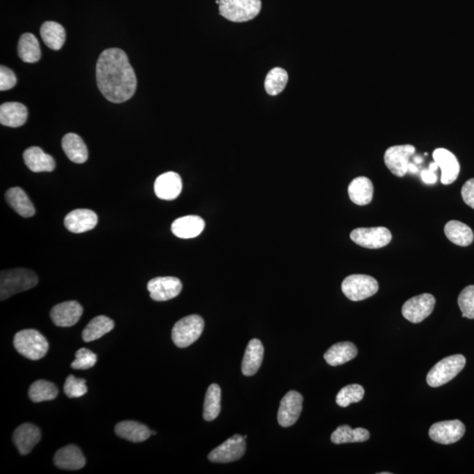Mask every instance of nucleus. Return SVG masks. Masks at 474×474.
Wrapping results in <instances>:
<instances>
[{"mask_svg": "<svg viewBox=\"0 0 474 474\" xmlns=\"http://www.w3.org/2000/svg\"><path fill=\"white\" fill-rule=\"evenodd\" d=\"M96 78L99 91L112 103L127 101L137 90V76L127 54L120 49H108L101 53Z\"/></svg>", "mask_w": 474, "mask_h": 474, "instance_id": "f257e3e1", "label": "nucleus"}, {"mask_svg": "<svg viewBox=\"0 0 474 474\" xmlns=\"http://www.w3.org/2000/svg\"><path fill=\"white\" fill-rule=\"evenodd\" d=\"M34 271L22 269L2 271L0 275V299L5 301L16 294L28 291L38 284Z\"/></svg>", "mask_w": 474, "mask_h": 474, "instance_id": "f03ea898", "label": "nucleus"}, {"mask_svg": "<svg viewBox=\"0 0 474 474\" xmlns=\"http://www.w3.org/2000/svg\"><path fill=\"white\" fill-rule=\"evenodd\" d=\"M13 346L23 357L39 360L47 354L49 343L46 337L36 330H23L15 335Z\"/></svg>", "mask_w": 474, "mask_h": 474, "instance_id": "7ed1b4c3", "label": "nucleus"}, {"mask_svg": "<svg viewBox=\"0 0 474 474\" xmlns=\"http://www.w3.org/2000/svg\"><path fill=\"white\" fill-rule=\"evenodd\" d=\"M261 0H220L219 11L232 22H246L256 18L261 11Z\"/></svg>", "mask_w": 474, "mask_h": 474, "instance_id": "20e7f679", "label": "nucleus"}, {"mask_svg": "<svg viewBox=\"0 0 474 474\" xmlns=\"http://www.w3.org/2000/svg\"><path fill=\"white\" fill-rule=\"evenodd\" d=\"M466 363V357L462 354L452 355L440 360L428 373V384L439 387L450 382L465 368Z\"/></svg>", "mask_w": 474, "mask_h": 474, "instance_id": "39448f33", "label": "nucleus"}, {"mask_svg": "<svg viewBox=\"0 0 474 474\" xmlns=\"http://www.w3.org/2000/svg\"><path fill=\"white\" fill-rule=\"evenodd\" d=\"M203 318L198 314L185 316L172 328L171 338L176 346L187 348L196 342L203 332Z\"/></svg>", "mask_w": 474, "mask_h": 474, "instance_id": "423d86ee", "label": "nucleus"}, {"mask_svg": "<svg viewBox=\"0 0 474 474\" xmlns=\"http://www.w3.org/2000/svg\"><path fill=\"white\" fill-rule=\"evenodd\" d=\"M342 291L348 299L360 301L373 296L379 291L375 278L364 274H353L344 278Z\"/></svg>", "mask_w": 474, "mask_h": 474, "instance_id": "0eeeda50", "label": "nucleus"}, {"mask_svg": "<svg viewBox=\"0 0 474 474\" xmlns=\"http://www.w3.org/2000/svg\"><path fill=\"white\" fill-rule=\"evenodd\" d=\"M414 153H416V148L413 145L392 146L384 152V164L396 177H404L409 171L410 158Z\"/></svg>", "mask_w": 474, "mask_h": 474, "instance_id": "6e6552de", "label": "nucleus"}, {"mask_svg": "<svg viewBox=\"0 0 474 474\" xmlns=\"http://www.w3.org/2000/svg\"><path fill=\"white\" fill-rule=\"evenodd\" d=\"M435 305L436 299L432 294L417 295L404 303L403 316L410 323H419L432 314Z\"/></svg>", "mask_w": 474, "mask_h": 474, "instance_id": "1a4fd4ad", "label": "nucleus"}, {"mask_svg": "<svg viewBox=\"0 0 474 474\" xmlns=\"http://www.w3.org/2000/svg\"><path fill=\"white\" fill-rule=\"evenodd\" d=\"M350 239L361 247L380 248L390 243L392 234L384 227L359 228L351 232Z\"/></svg>", "mask_w": 474, "mask_h": 474, "instance_id": "9d476101", "label": "nucleus"}, {"mask_svg": "<svg viewBox=\"0 0 474 474\" xmlns=\"http://www.w3.org/2000/svg\"><path fill=\"white\" fill-rule=\"evenodd\" d=\"M246 443L244 437L234 435L212 450L208 459L213 463H230L237 462L244 457Z\"/></svg>", "mask_w": 474, "mask_h": 474, "instance_id": "9b49d317", "label": "nucleus"}, {"mask_svg": "<svg viewBox=\"0 0 474 474\" xmlns=\"http://www.w3.org/2000/svg\"><path fill=\"white\" fill-rule=\"evenodd\" d=\"M466 427L459 420L443 421L430 427V439L441 444H452L462 439Z\"/></svg>", "mask_w": 474, "mask_h": 474, "instance_id": "f8f14e48", "label": "nucleus"}, {"mask_svg": "<svg viewBox=\"0 0 474 474\" xmlns=\"http://www.w3.org/2000/svg\"><path fill=\"white\" fill-rule=\"evenodd\" d=\"M303 397L296 391H290L281 400L278 412V422L287 428L296 423L303 411Z\"/></svg>", "mask_w": 474, "mask_h": 474, "instance_id": "ddd939ff", "label": "nucleus"}, {"mask_svg": "<svg viewBox=\"0 0 474 474\" xmlns=\"http://www.w3.org/2000/svg\"><path fill=\"white\" fill-rule=\"evenodd\" d=\"M180 278L175 277H158L149 281L148 290L151 298L155 301H167L180 295L182 291Z\"/></svg>", "mask_w": 474, "mask_h": 474, "instance_id": "4468645a", "label": "nucleus"}, {"mask_svg": "<svg viewBox=\"0 0 474 474\" xmlns=\"http://www.w3.org/2000/svg\"><path fill=\"white\" fill-rule=\"evenodd\" d=\"M434 162L441 170V182L448 185L456 181L460 172V164L455 155L446 149L439 148L433 151Z\"/></svg>", "mask_w": 474, "mask_h": 474, "instance_id": "2eb2a0df", "label": "nucleus"}, {"mask_svg": "<svg viewBox=\"0 0 474 474\" xmlns=\"http://www.w3.org/2000/svg\"><path fill=\"white\" fill-rule=\"evenodd\" d=\"M83 314V307L76 301H65L52 308L51 317L53 323L62 328L71 327L78 323Z\"/></svg>", "mask_w": 474, "mask_h": 474, "instance_id": "dca6fc26", "label": "nucleus"}, {"mask_svg": "<svg viewBox=\"0 0 474 474\" xmlns=\"http://www.w3.org/2000/svg\"><path fill=\"white\" fill-rule=\"evenodd\" d=\"M182 180L180 175L173 171L165 172L159 176L154 185L155 194L164 201H173L180 196L182 191Z\"/></svg>", "mask_w": 474, "mask_h": 474, "instance_id": "f3484780", "label": "nucleus"}, {"mask_svg": "<svg viewBox=\"0 0 474 474\" xmlns=\"http://www.w3.org/2000/svg\"><path fill=\"white\" fill-rule=\"evenodd\" d=\"M98 217L90 210H76L66 215L65 226L71 233L81 234L97 226Z\"/></svg>", "mask_w": 474, "mask_h": 474, "instance_id": "a211bd4d", "label": "nucleus"}, {"mask_svg": "<svg viewBox=\"0 0 474 474\" xmlns=\"http://www.w3.org/2000/svg\"><path fill=\"white\" fill-rule=\"evenodd\" d=\"M41 430L32 423H24L15 430L13 443L22 455H28L41 439Z\"/></svg>", "mask_w": 474, "mask_h": 474, "instance_id": "6ab92c4d", "label": "nucleus"}, {"mask_svg": "<svg viewBox=\"0 0 474 474\" xmlns=\"http://www.w3.org/2000/svg\"><path fill=\"white\" fill-rule=\"evenodd\" d=\"M205 228V221L197 215H187L177 219L171 225V231L176 237L182 239H190L198 237Z\"/></svg>", "mask_w": 474, "mask_h": 474, "instance_id": "aec40b11", "label": "nucleus"}, {"mask_svg": "<svg viewBox=\"0 0 474 474\" xmlns=\"http://www.w3.org/2000/svg\"><path fill=\"white\" fill-rule=\"evenodd\" d=\"M54 463L58 468L74 471L81 469L85 466V459L81 450L71 444L56 452Z\"/></svg>", "mask_w": 474, "mask_h": 474, "instance_id": "412c9836", "label": "nucleus"}, {"mask_svg": "<svg viewBox=\"0 0 474 474\" xmlns=\"http://www.w3.org/2000/svg\"><path fill=\"white\" fill-rule=\"evenodd\" d=\"M264 349L261 341L255 338L251 340L245 350L242 363V372L245 376H253L258 372L263 362Z\"/></svg>", "mask_w": 474, "mask_h": 474, "instance_id": "4be33fe9", "label": "nucleus"}, {"mask_svg": "<svg viewBox=\"0 0 474 474\" xmlns=\"http://www.w3.org/2000/svg\"><path fill=\"white\" fill-rule=\"evenodd\" d=\"M23 158L26 167L33 172H51L55 170L54 158L46 154L41 148H28L23 153Z\"/></svg>", "mask_w": 474, "mask_h": 474, "instance_id": "5701e85b", "label": "nucleus"}, {"mask_svg": "<svg viewBox=\"0 0 474 474\" xmlns=\"http://www.w3.org/2000/svg\"><path fill=\"white\" fill-rule=\"evenodd\" d=\"M28 119V110L18 102H6L0 107V124L10 128L24 125Z\"/></svg>", "mask_w": 474, "mask_h": 474, "instance_id": "b1692460", "label": "nucleus"}, {"mask_svg": "<svg viewBox=\"0 0 474 474\" xmlns=\"http://www.w3.org/2000/svg\"><path fill=\"white\" fill-rule=\"evenodd\" d=\"M6 201L22 217H34L35 208L31 198L21 187H12L6 192Z\"/></svg>", "mask_w": 474, "mask_h": 474, "instance_id": "393cba45", "label": "nucleus"}, {"mask_svg": "<svg viewBox=\"0 0 474 474\" xmlns=\"http://www.w3.org/2000/svg\"><path fill=\"white\" fill-rule=\"evenodd\" d=\"M62 147L69 160L75 164H84L88 159L87 147L83 139L74 133L65 135L62 140Z\"/></svg>", "mask_w": 474, "mask_h": 474, "instance_id": "a878e982", "label": "nucleus"}, {"mask_svg": "<svg viewBox=\"0 0 474 474\" xmlns=\"http://www.w3.org/2000/svg\"><path fill=\"white\" fill-rule=\"evenodd\" d=\"M115 433L121 439L133 443L144 442L151 436L150 429L144 424L135 421H124L115 426Z\"/></svg>", "mask_w": 474, "mask_h": 474, "instance_id": "bb28decb", "label": "nucleus"}, {"mask_svg": "<svg viewBox=\"0 0 474 474\" xmlns=\"http://www.w3.org/2000/svg\"><path fill=\"white\" fill-rule=\"evenodd\" d=\"M350 201L359 205H366L372 202L373 185L366 177H357L350 182L348 187Z\"/></svg>", "mask_w": 474, "mask_h": 474, "instance_id": "cd10ccee", "label": "nucleus"}, {"mask_svg": "<svg viewBox=\"0 0 474 474\" xmlns=\"http://www.w3.org/2000/svg\"><path fill=\"white\" fill-rule=\"evenodd\" d=\"M357 347L350 342L337 343L324 354V359L331 366H341L357 357Z\"/></svg>", "mask_w": 474, "mask_h": 474, "instance_id": "c85d7f7f", "label": "nucleus"}, {"mask_svg": "<svg viewBox=\"0 0 474 474\" xmlns=\"http://www.w3.org/2000/svg\"><path fill=\"white\" fill-rule=\"evenodd\" d=\"M444 234L454 244L459 246H469L473 243L474 235L471 228L459 221L447 222L444 227Z\"/></svg>", "mask_w": 474, "mask_h": 474, "instance_id": "c756f323", "label": "nucleus"}, {"mask_svg": "<svg viewBox=\"0 0 474 474\" xmlns=\"http://www.w3.org/2000/svg\"><path fill=\"white\" fill-rule=\"evenodd\" d=\"M41 36L46 46L53 51H59L65 42V29L58 22H46L42 26Z\"/></svg>", "mask_w": 474, "mask_h": 474, "instance_id": "7c9ffc66", "label": "nucleus"}, {"mask_svg": "<svg viewBox=\"0 0 474 474\" xmlns=\"http://www.w3.org/2000/svg\"><path fill=\"white\" fill-rule=\"evenodd\" d=\"M115 328V321L105 316L94 318L83 331V340L86 343L92 342L110 332Z\"/></svg>", "mask_w": 474, "mask_h": 474, "instance_id": "2f4dec72", "label": "nucleus"}, {"mask_svg": "<svg viewBox=\"0 0 474 474\" xmlns=\"http://www.w3.org/2000/svg\"><path fill=\"white\" fill-rule=\"evenodd\" d=\"M18 55L23 62L34 64L41 59V49L37 38L31 33H26L19 39Z\"/></svg>", "mask_w": 474, "mask_h": 474, "instance_id": "473e14b6", "label": "nucleus"}, {"mask_svg": "<svg viewBox=\"0 0 474 474\" xmlns=\"http://www.w3.org/2000/svg\"><path fill=\"white\" fill-rule=\"evenodd\" d=\"M370 439V433L364 428L353 429L349 425L337 428L331 435V441L335 444L366 442Z\"/></svg>", "mask_w": 474, "mask_h": 474, "instance_id": "72a5a7b5", "label": "nucleus"}, {"mask_svg": "<svg viewBox=\"0 0 474 474\" xmlns=\"http://www.w3.org/2000/svg\"><path fill=\"white\" fill-rule=\"evenodd\" d=\"M221 391L217 384H212L205 393L203 417L207 422L217 418L221 412Z\"/></svg>", "mask_w": 474, "mask_h": 474, "instance_id": "f704fd0d", "label": "nucleus"}, {"mask_svg": "<svg viewBox=\"0 0 474 474\" xmlns=\"http://www.w3.org/2000/svg\"><path fill=\"white\" fill-rule=\"evenodd\" d=\"M28 396L33 403L48 402L58 397V389L55 384L48 380H39L31 384Z\"/></svg>", "mask_w": 474, "mask_h": 474, "instance_id": "c9c22d12", "label": "nucleus"}, {"mask_svg": "<svg viewBox=\"0 0 474 474\" xmlns=\"http://www.w3.org/2000/svg\"><path fill=\"white\" fill-rule=\"evenodd\" d=\"M287 81V72L282 68H274L268 73L265 78V91L271 96L280 94L286 87Z\"/></svg>", "mask_w": 474, "mask_h": 474, "instance_id": "e433bc0d", "label": "nucleus"}, {"mask_svg": "<svg viewBox=\"0 0 474 474\" xmlns=\"http://www.w3.org/2000/svg\"><path fill=\"white\" fill-rule=\"evenodd\" d=\"M364 389L357 384H351L343 387L337 393L336 402L338 406L346 407L350 404L357 403L363 400Z\"/></svg>", "mask_w": 474, "mask_h": 474, "instance_id": "4c0bfd02", "label": "nucleus"}, {"mask_svg": "<svg viewBox=\"0 0 474 474\" xmlns=\"http://www.w3.org/2000/svg\"><path fill=\"white\" fill-rule=\"evenodd\" d=\"M463 317L474 319V286L464 288L457 299Z\"/></svg>", "mask_w": 474, "mask_h": 474, "instance_id": "58836bf2", "label": "nucleus"}, {"mask_svg": "<svg viewBox=\"0 0 474 474\" xmlns=\"http://www.w3.org/2000/svg\"><path fill=\"white\" fill-rule=\"evenodd\" d=\"M96 363L97 355L86 348H81L76 353V359L71 363V367L75 370H87Z\"/></svg>", "mask_w": 474, "mask_h": 474, "instance_id": "ea45409f", "label": "nucleus"}, {"mask_svg": "<svg viewBox=\"0 0 474 474\" xmlns=\"http://www.w3.org/2000/svg\"><path fill=\"white\" fill-rule=\"evenodd\" d=\"M65 393L69 398H79L84 396L87 393L86 381L84 379H78L74 375H69L65 380L64 387Z\"/></svg>", "mask_w": 474, "mask_h": 474, "instance_id": "a19ab883", "label": "nucleus"}, {"mask_svg": "<svg viewBox=\"0 0 474 474\" xmlns=\"http://www.w3.org/2000/svg\"><path fill=\"white\" fill-rule=\"evenodd\" d=\"M16 84H17V78H16L15 72L6 66H1L0 68V90L2 92L10 90V89L15 87Z\"/></svg>", "mask_w": 474, "mask_h": 474, "instance_id": "79ce46f5", "label": "nucleus"}, {"mask_svg": "<svg viewBox=\"0 0 474 474\" xmlns=\"http://www.w3.org/2000/svg\"><path fill=\"white\" fill-rule=\"evenodd\" d=\"M462 195L465 203L474 210V178H471L464 184Z\"/></svg>", "mask_w": 474, "mask_h": 474, "instance_id": "37998d69", "label": "nucleus"}, {"mask_svg": "<svg viewBox=\"0 0 474 474\" xmlns=\"http://www.w3.org/2000/svg\"><path fill=\"white\" fill-rule=\"evenodd\" d=\"M421 177H422V180L424 183L430 185L436 183L437 176L435 174V171L430 170V168L429 170H423L422 172H421Z\"/></svg>", "mask_w": 474, "mask_h": 474, "instance_id": "c03bdc74", "label": "nucleus"}, {"mask_svg": "<svg viewBox=\"0 0 474 474\" xmlns=\"http://www.w3.org/2000/svg\"><path fill=\"white\" fill-rule=\"evenodd\" d=\"M409 171L412 172V173H416V172L418 171V168H417L416 165H414L412 162H409Z\"/></svg>", "mask_w": 474, "mask_h": 474, "instance_id": "a18cd8bd", "label": "nucleus"}, {"mask_svg": "<svg viewBox=\"0 0 474 474\" xmlns=\"http://www.w3.org/2000/svg\"><path fill=\"white\" fill-rule=\"evenodd\" d=\"M430 170L436 171L437 170V169H439V165H437L435 162H430Z\"/></svg>", "mask_w": 474, "mask_h": 474, "instance_id": "49530a36", "label": "nucleus"}, {"mask_svg": "<svg viewBox=\"0 0 474 474\" xmlns=\"http://www.w3.org/2000/svg\"><path fill=\"white\" fill-rule=\"evenodd\" d=\"M423 160V158L420 157H414V161L416 162V164H421Z\"/></svg>", "mask_w": 474, "mask_h": 474, "instance_id": "de8ad7c7", "label": "nucleus"}, {"mask_svg": "<svg viewBox=\"0 0 474 474\" xmlns=\"http://www.w3.org/2000/svg\"><path fill=\"white\" fill-rule=\"evenodd\" d=\"M155 434H157V432H151V435H155Z\"/></svg>", "mask_w": 474, "mask_h": 474, "instance_id": "09e8293b", "label": "nucleus"}, {"mask_svg": "<svg viewBox=\"0 0 474 474\" xmlns=\"http://www.w3.org/2000/svg\"><path fill=\"white\" fill-rule=\"evenodd\" d=\"M389 473H380V474H389Z\"/></svg>", "mask_w": 474, "mask_h": 474, "instance_id": "8fccbe9b", "label": "nucleus"}]
</instances>
